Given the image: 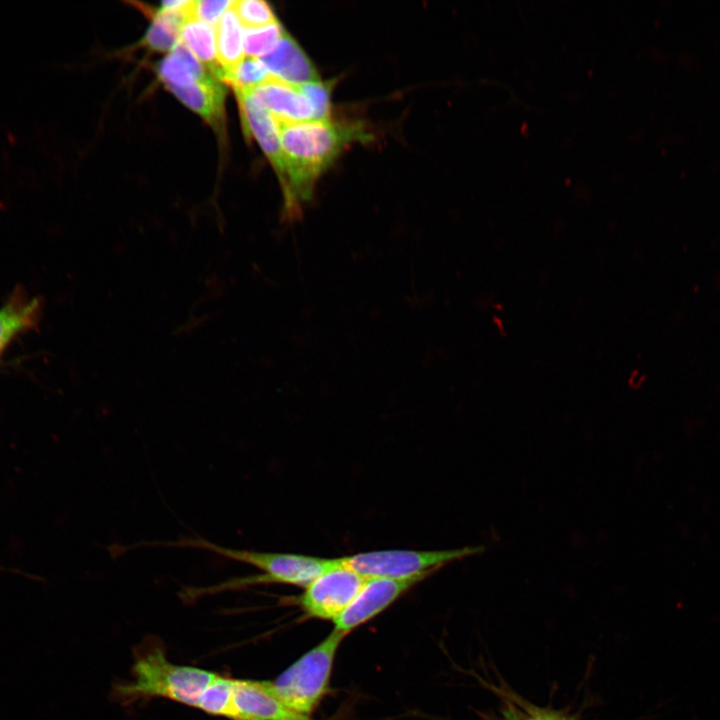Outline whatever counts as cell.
Returning a JSON list of instances; mask_svg holds the SVG:
<instances>
[{
	"instance_id": "obj_1",
	"label": "cell",
	"mask_w": 720,
	"mask_h": 720,
	"mask_svg": "<svg viewBox=\"0 0 720 720\" xmlns=\"http://www.w3.org/2000/svg\"><path fill=\"white\" fill-rule=\"evenodd\" d=\"M278 125L286 168L283 218L291 222L301 217V203L311 200L320 175L348 145L367 141L370 135L359 123L330 119Z\"/></svg>"
},
{
	"instance_id": "obj_2",
	"label": "cell",
	"mask_w": 720,
	"mask_h": 720,
	"mask_svg": "<svg viewBox=\"0 0 720 720\" xmlns=\"http://www.w3.org/2000/svg\"><path fill=\"white\" fill-rule=\"evenodd\" d=\"M140 545L198 548L234 561L252 565L262 571L258 575L236 577L209 587H187L182 592L183 598L186 600L256 584L277 583L305 588L336 564L335 558L223 547L198 536L185 537L176 541L143 542Z\"/></svg>"
},
{
	"instance_id": "obj_3",
	"label": "cell",
	"mask_w": 720,
	"mask_h": 720,
	"mask_svg": "<svg viewBox=\"0 0 720 720\" xmlns=\"http://www.w3.org/2000/svg\"><path fill=\"white\" fill-rule=\"evenodd\" d=\"M216 675L198 667L174 664L162 648L153 647L137 656L132 680L119 685L116 690L127 700L160 697L197 708Z\"/></svg>"
},
{
	"instance_id": "obj_4",
	"label": "cell",
	"mask_w": 720,
	"mask_h": 720,
	"mask_svg": "<svg viewBox=\"0 0 720 720\" xmlns=\"http://www.w3.org/2000/svg\"><path fill=\"white\" fill-rule=\"evenodd\" d=\"M344 636L333 629L272 682L277 696L291 712L309 716L327 694L333 662Z\"/></svg>"
},
{
	"instance_id": "obj_5",
	"label": "cell",
	"mask_w": 720,
	"mask_h": 720,
	"mask_svg": "<svg viewBox=\"0 0 720 720\" xmlns=\"http://www.w3.org/2000/svg\"><path fill=\"white\" fill-rule=\"evenodd\" d=\"M484 550L483 546L431 551L389 549L346 555L337 557L336 560L343 568L366 579L425 578L450 562L482 553Z\"/></svg>"
},
{
	"instance_id": "obj_6",
	"label": "cell",
	"mask_w": 720,
	"mask_h": 720,
	"mask_svg": "<svg viewBox=\"0 0 720 720\" xmlns=\"http://www.w3.org/2000/svg\"><path fill=\"white\" fill-rule=\"evenodd\" d=\"M333 568L305 587L298 599L304 613L312 618L335 620L354 600L366 578L343 568L335 558Z\"/></svg>"
},
{
	"instance_id": "obj_7",
	"label": "cell",
	"mask_w": 720,
	"mask_h": 720,
	"mask_svg": "<svg viewBox=\"0 0 720 720\" xmlns=\"http://www.w3.org/2000/svg\"><path fill=\"white\" fill-rule=\"evenodd\" d=\"M423 579L422 577L367 579L354 600L334 620V630L346 634L364 624L384 611L407 590Z\"/></svg>"
},
{
	"instance_id": "obj_8",
	"label": "cell",
	"mask_w": 720,
	"mask_h": 720,
	"mask_svg": "<svg viewBox=\"0 0 720 720\" xmlns=\"http://www.w3.org/2000/svg\"><path fill=\"white\" fill-rule=\"evenodd\" d=\"M245 135L253 136L270 161L281 183L286 185V168L280 142L279 125L251 91H236Z\"/></svg>"
},
{
	"instance_id": "obj_9",
	"label": "cell",
	"mask_w": 720,
	"mask_h": 720,
	"mask_svg": "<svg viewBox=\"0 0 720 720\" xmlns=\"http://www.w3.org/2000/svg\"><path fill=\"white\" fill-rule=\"evenodd\" d=\"M292 713L277 696L272 681L234 679L231 720H278Z\"/></svg>"
},
{
	"instance_id": "obj_10",
	"label": "cell",
	"mask_w": 720,
	"mask_h": 720,
	"mask_svg": "<svg viewBox=\"0 0 720 720\" xmlns=\"http://www.w3.org/2000/svg\"><path fill=\"white\" fill-rule=\"evenodd\" d=\"M251 92L279 124L313 120V109L296 85L269 75Z\"/></svg>"
},
{
	"instance_id": "obj_11",
	"label": "cell",
	"mask_w": 720,
	"mask_h": 720,
	"mask_svg": "<svg viewBox=\"0 0 720 720\" xmlns=\"http://www.w3.org/2000/svg\"><path fill=\"white\" fill-rule=\"evenodd\" d=\"M259 59L270 75L289 84L299 86L319 80L311 59L287 32L269 54Z\"/></svg>"
},
{
	"instance_id": "obj_12",
	"label": "cell",
	"mask_w": 720,
	"mask_h": 720,
	"mask_svg": "<svg viewBox=\"0 0 720 720\" xmlns=\"http://www.w3.org/2000/svg\"><path fill=\"white\" fill-rule=\"evenodd\" d=\"M43 310L42 299L29 296L16 288L0 307V357L19 335L39 326Z\"/></svg>"
},
{
	"instance_id": "obj_13",
	"label": "cell",
	"mask_w": 720,
	"mask_h": 720,
	"mask_svg": "<svg viewBox=\"0 0 720 720\" xmlns=\"http://www.w3.org/2000/svg\"><path fill=\"white\" fill-rule=\"evenodd\" d=\"M182 103L211 126L221 129L224 119L225 88L212 74L185 87H169Z\"/></svg>"
},
{
	"instance_id": "obj_14",
	"label": "cell",
	"mask_w": 720,
	"mask_h": 720,
	"mask_svg": "<svg viewBox=\"0 0 720 720\" xmlns=\"http://www.w3.org/2000/svg\"><path fill=\"white\" fill-rule=\"evenodd\" d=\"M232 6L222 15L215 29L217 61L222 69L221 82L244 59L242 29Z\"/></svg>"
},
{
	"instance_id": "obj_15",
	"label": "cell",
	"mask_w": 720,
	"mask_h": 720,
	"mask_svg": "<svg viewBox=\"0 0 720 720\" xmlns=\"http://www.w3.org/2000/svg\"><path fill=\"white\" fill-rule=\"evenodd\" d=\"M157 73L166 87H185L205 79L211 73L180 42L158 64Z\"/></svg>"
},
{
	"instance_id": "obj_16",
	"label": "cell",
	"mask_w": 720,
	"mask_h": 720,
	"mask_svg": "<svg viewBox=\"0 0 720 720\" xmlns=\"http://www.w3.org/2000/svg\"><path fill=\"white\" fill-rule=\"evenodd\" d=\"M180 43L221 81L222 69L217 61L214 27L197 17L189 18L181 27Z\"/></svg>"
},
{
	"instance_id": "obj_17",
	"label": "cell",
	"mask_w": 720,
	"mask_h": 720,
	"mask_svg": "<svg viewBox=\"0 0 720 720\" xmlns=\"http://www.w3.org/2000/svg\"><path fill=\"white\" fill-rule=\"evenodd\" d=\"M234 679L217 674L200 698L197 708L231 720Z\"/></svg>"
},
{
	"instance_id": "obj_18",
	"label": "cell",
	"mask_w": 720,
	"mask_h": 720,
	"mask_svg": "<svg viewBox=\"0 0 720 720\" xmlns=\"http://www.w3.org/2000/svg\"><path fill=\"white\" fill-rule=\"evenodd\" d=\"M285 33L279 22L260 28L245 29L243 36L245 56L259 59L269 54Z\"/></svg>"
},
{
	"instance_id": "obj_19",
	"label": "cell",
	"mask_w": 720,
	"mask_h": 720,
	"mask_svg": "<svg viewBox=\"0 0 720 720\" xmlns=\"http://www.w3.org/2000/svg\"><path fill=\"white\" fill-rule=\"evenodd\" d=\"M269 72L258 58L247 57L226 76L224 83L236 91H252L268 77Z\"/></svg>"
},
{
	"instance_id": "obj_20",
	"label": "cell",
	"mask_w": 720,
	"mask_h": 720,
	"mask_svg": "<svg viewBox=\"0 0 720 720\" xmlns=\"http://www.w3.org/2000/svg\"><path fill=\"white\" fill-rule=\"evenodd\" d=\"M232 9L245 29L260 28L278 22L271 6L264 1H233Z\"/></svg>"
},
{
	"instance_id": "obj_21",
	"label": "cell",
	"mask_w": 720,
	"mask_h": 720,
	"mask_svg": "<svg viewBox=\"0 0 720 720\" xmlns=\"http://www.w3.org/2000/svg\"><path fill=\"white\" fill-rule=\"evenodd\" d=\"M298 87L313 109V120L329 119L333 83L317 80Z\"/></svg>"
},
{
	"instance_id": "obj_22",
	"label": "cell",
	"mask_w": 720,
	"mask_h": 720,
	"mask_svg": "<svg viewBox=\"0 0 720 720\" xmlns=\"http://www.w3.org/2000/svg\"><path fill=\"white\" fill-rule=\"evenodd\" d=\"M233 1H196L197 18L215 27L222 15L232 6Z\"/></svg>"
},
{
	"instance_id": "obj_23",
	"label": "cell",
	"mask_w": 720,
	"mask_h": 720,
	"mask_svg": "<svg viewBox=\"0 0 720 720\" xmlns=\"http://www.w3.org/2000/svg\"><path fill=\"white\" fill-rule=\"evenodd\" d=\"M278 720H314V719H311L308 715L292 713V714H290L286 717H283L281 719H278Z\"/></svg>"
},
{
	"instance_id": "obj_24",
	"label": "cell",
	"mask_w": 720,
	"mask_h": 720,
	"mask_svg": "<svg viewBox=\"0 0 720 720\" xmlns=\"http://www.w3.org/2000/svg\"><path fill=\"white\" fill-rule=\"evenodd\" d=\"M483 720H504V719L498 718L497 716H494V715L486 714L483 717Z\"/></svg>"
},
{
	"instance_id": "obj_25",
	"label": "cell",
	"mask_w": 720,
	"mask_h": 720,
	"mask_svg": "<svg viewBox=\"0 0 720 720\" xmlns=\"http://www.w3.org/2000/svg\"><path fill=\"white\" fill-rule=\"evenodd\" d=\"M504 720H512V719H504Z\"/></svg>"
}]
</instances>
